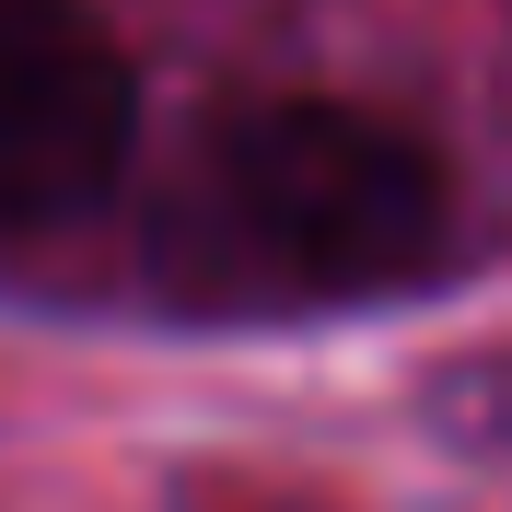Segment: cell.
Wrapping results in <instances>:
<instances>
[{"label": "cell", "mask_w": 512, "mask_h": 512, "mask_svg": "<svg viewBox=\"0 0 512 512\" xmlns=\"http://www.w3.org/2000/svg\"><path fill=\"white\" fill-rule=\"evenodd\" d=\"M443 163L373 105L256 94L222 105L152 187L140 268L175 315H338L443 256Z\"/></svg>", "instance_id": "cell-1"}, {"label": "cell", "mask_w": 512, "mask_h": 512, "mask_svg": "<svg viewBox=\"0 0 512 512\" xmlns=\"http://www.w3.org/2000/svg\"><path fill=\"white\" fill-rule=\"evenodd\" d=\"M140 82L94 0H0V256L59 245L128 187Z\"/></svg>", "instance_id": "cell-2"}]
</instances>
